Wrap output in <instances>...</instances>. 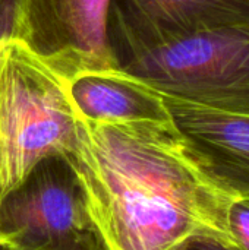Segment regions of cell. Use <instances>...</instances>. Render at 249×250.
Segmentation results:
<instances>
[{"mask_svg": "<svg viewBox=\"0 0 249 250\" xmlns=\"http://www.w3.org/2000/svg\"><path fill=\"white\" fill-rule=\"evenodd\" d=\"M226 230L241 250H249V199H232L226 211Z\"/></svg>", "mask_w": 249, "mask_h": 250, "instance_id": "30bf717a", "label": "cell"}, {"mask_svg": "<svg viewBox=\"0 0 249 250\" xmlns=\"http://www.w3.org/2000/svg\"><path fill=\"white\" fill-rule=\"evenodd\" d=\"M7 7H9V0H0V37L4 35V32H6Z\"/></svg>", "mask_w": 249, "mask_h": 250, "instance_id": "8fae6325", "label": "cell"}, {"mask_svg": "<svg viewBox=\"0 0 249 250\" xmlns=\"http://www.w3.org/2000/svg\"><path fill=\"white\" fill-rule=\"evenodd\" d=\"M112 0H9L4 35L25 42L65 78L117 67L107 38Z\"/></svg>", "mask_w": 249, "mask_h": 250, "instance_id": "5b68a950", "label": "cell"}, {"mask_svg": "<svg viewBox=\"0 0 249 250\" xmlns=\"http://www.w3.org/2000/svg\"><path fill=\"white\" fill-rule=\"evenodd\" d=\"M76 114L97 123L170 122L163 95L135 75L120 69H97L68 78Z\"/></svg>", "mask_w": 249, "mask_h": 250, "instance_id": "ba28073f", "label": "cell"}, {"mask_svg": "<svg viewBox=\"0 0 249 250\" xmlns=\"http://www.w3.org/2000/svg\"><path fill=\"white\" fill-rule=\"evenodd\" d=\"M66 158L84 180L113 250H167L203 229L227 233L232 199L197 168L172 120L79 117L76 146Z\"/></svg>", "mask_w": 249, "mask_h": 250, "instance_id": "6da1fadb", "label": "cell"}, {"mask_svg": "<svg viewBox=\"0 0 249 250\" xmlns=\"http://www.w3.org/2000/svg\"><path fill=\"white\" fill-rule=\"evenodd\" d=\"M236 25H249V0H112L107 38L116 62L169 38Z\"/></svg>", "mask_w": 249, "mask_h": 250, "instance_id": "8992f818", "label": "cell"}, {"mask_svg": "<svg viewBox=\"0 0 249 250\" xmlns=\"http://www.w3.org/2000/svg\"><path fill=\"white\" fill-rule=\"evenodd\" d=\"M167 250H241L227 233L203 229L197 230Z\"/></svg>", "mask_w": 249, "mask_h": 250, "instance_id": "9c48e42d", "label": "cell"}, {"mask_svg": "<svg viewBox=\"0 0 249 250\" xmlns=\"http://www.w3.org/2000/svg\"><path fill=\"white\" fill-rule=\"evenodd\" d=\"M160 94L249 116V25L169 38L116 60Z\"/></svg>", "mask_w": 249, "mask_h": 250, "instance_id": "3957f363", "label": "cell"}, {"mask_svg": "<svg viewBox=\"0 0 249 250\" xmlns=\"http://www.w3.org/2000/svg\"><path fill=\"white\" fill-rule=\"evenodd\" d=\"M3 250H113L88 189L65 155L38 161L0 198Z\"/></svg>", "mask_w": 249, "mask_h": 250, "instance_id": "277c9868", "label": "cell"}, {"mask_svg": "<svg viewBox=\"0 0 249 250\" xmlns=\"http://www.w3.org/2000/svg\"><path fill=\"white\" fill-rule=\"evenodd\" d=\"M78 114L68 78L18 38L0 37V198L43 158L69 157Z\"/></svg>", "mask_w": 249, "mask_h": 250, "instance_id": "7a4b0ae2", "label": "cell"}, {"mask_svg": "<svg viewBox=\"0 0 249 250\" xmlns=\"http://www.w3.org/2000/svg\"><path fill=\"white\" fill-rule=\"evenodd\" d=\"M163 98L185 151L203 176L227 198L249 199V116Z\"/></svg>", "mask_w": 249, "mask_h": 250, "instance_id": "52a82bcc", "label": "cell"}]
</instances>
